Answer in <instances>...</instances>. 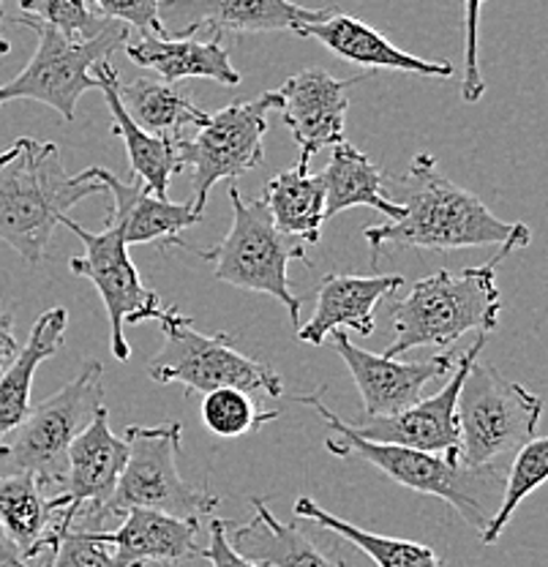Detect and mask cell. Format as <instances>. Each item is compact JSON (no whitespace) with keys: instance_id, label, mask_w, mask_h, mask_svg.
Masks as SVG:
<instances>
[{"instance_id":"4fadbf2b","label":"cell","mask_w":548,"mask_h":567,"mask_svg":"<svg viewBox=\"0 0 548 567\" xmlns=\"http://www.w3.org/2000/svg\"><path fill=\"white\" fill-rule=\"evenodd\" d=\"M126 458V442L110 429V412L107 406H102L66 453V470L58 483V499L63 511L58 513L55 532H52L55 546L69 529H87V524L107 522V505Z\"/></svg>"},{"instance_id":"8992f818","label":"cell","mask_w":548,"mask_h":567,"mask_svg":"<svg viewBox=\"0 0 548 567\" xmlns=\"http://www.w3.org/2000/svg\"><path fill=\"white\" fill-rule=\"evenodd\" d=\"M544 399L508 380L497 365L475 360L458 393V461L469 470L510 464L535 440Z\"/></svg>"},{"instance_id":"3957f363","label":"cell","mask_w":548,"mask_h":567,"mask_svg":"<svg viewBox=\"0 0 548 567\" xmlns=\"http://www.w3.org/2000/svg\"><path fill=\"white\" fill-rule=\"evenodd\" d=\"M524 244L499 246V251L486 265L467 268L462 274L437 270L421 279L412 292L391 303L393 341L382 350L385 358H402L417 347L451 350L469 330L492 333L499 324L503 292L497 287V268L508 254Z\"/></svg>"},{"instance_id":"d6a6232c","label":"cell","mask_w":548,"mask_h":567,"mask_svg":"<svg viewBox=\"0 0 548 567\" xmlns=\"http://www.w3.org/2000/svg\"><path fill=\"white\" fill-rule=\"evenodd\" d=\"M22 14H31L44 25L72 41H91L107 31L112 20L99 14L87 0H17Z\"/></svg>"},{"instance_id":"e575fe53","label":"cell","mask_w":548,"mask_h":567,"mask_svg":"<svg viewBox=\"0 0 548 567\" xmlns=\"http://www.w3.org/2000/svg\"><path fill=\"white\" fill-rule=\"evenodd\" d=\"M91 6L107 20L139 31V35H164L158 22V0H91Z\"/></svg>"},{"instance_id":"2e32d148","label":"cell","mask_w":548,"mask_h":567,"mask_svg":"<svg viewBox=\"0 0 548 567\" xmlns=\"http://www.w3.org/2000/svg\"><path fill=\"white\" fill-rule=\"evenodd\" d=\"M335 352L344 358L358 393L363 401L365 417H391L404 412L406 406L423 399L428 382L451 374L458 363L456 352H442L426 360H399L374 354L352 344L347 333H333Z\"/></svg>"},{"instance_id":"d4e9b609","label":"cell","mask_w":548,"mask_h":567,"mask_svg":"<svg viewBox=\"0 0 548 567\" xmlns=\"http://www.w3.org/2000/svg\"><path fill=\"white\" fill-rule=\"evenodd\" d=\"M251 505L255 518L229 537L240 557L262 567H344L333 554L322 551L303 529L276 518L265 499H251Z\"/></svg>"},{"instance_id":"8d00e7d4","label":"cell","mask_w":548,"mask_h":567,"mask_svg":"<svg viewBox=\"0 0 548 567\" xmlns=\"http://www.w3.org/2000/svg\"><path fill=\"white\" fill-rule=\"evenodd\" d=\"M229 524L232 522H210V537H208V548H199L197 557L208 559L210 567H262L257 563H251V559L240 557L238 551L232 548V543H229Z\"/></svg>"},{"instance_id":"ab89813d","label":"cell","mask_w":548,"mask_h":567,"mask_svg":"<svg viewBox=\"0 0 548 567\" xmlns=\"http://www.w3.org/2000/svg\"><path fill=\"white\" fill-rule=\"evenodd\" d=\"M0 25H3V0H0ZM9 52H11V44L3 39V35H0V58L9 55Z\"/></svg>"},{"instance_id":"74e56055","label":"cell","mask_w":548,"mask_h":567,"mask_svg":"<svg viewBox=\"0 0 548 567\" xmlns=\"http://www.w3.org/2000/svg\"><path fill=\"white\" fill-rule=\"evenodd\" d=\"M20 344H17V336H14V319L6 311H0V371L11 363Z\"/></svg>"},{"instance_id":"7c38bea8","label":"cell","mask_w":548,"mask_h":567,"mask_svg":"<svg viewBox=\"0 0 548 567\" xmlns=\"http://www.w3.org/2000/svg\"><path fill=\"white\" fill-rule=\"evenodd\" d=\"M61 227L72 229L80 238L85 254L74 257L69 262L74 276H82L99 289L104 300V309L110 317V350L117 360H128V341H126V324L132 322H158L164 315L162 298L139 276L137 265L128 257V246L123 244V235L115 224L107 221L104 233H87L85 227L74 221V218H63Z\"/></svg>"},{"instance_id":"836d02e7","label":"cell","mask_w":548,"mask_h":567,"mask_svg":"<svg viewBox=\"0 0 548 567\" xmlns=\"http://www.w3.org/2000/svg\"><path fill=\"white\" fill-rule=\"evenodd\" d=\"M50 567H123L91 529H69L50 554Z\"/></svg>"},{"instance_id":"30bf717a","label":"cell","mask_w":548,"mask_h":567,"mask_svg":"<svg viewBox=\"0 0 548 567\" xmlns=\"http://www.w3.org/2000/svg\"><path fill=\"white\" fill-rule=\"evenodd\" d=\"M180 423L128 425L123 442L126 466L107 505V518L126 516L134 507L169 513L178 518L208 516L219 507V496L188 486L180 477Z\"/></svg>"},{"instance_id":"60d3db41","label":"cell","mask_w":548,"mask_h":567,"mask_svg":"<svg viewBox=\"0 0 548 567\" xmlns=\"http://www.w3.org/2000/svg\"><path fill=\"white\" fill-rule=\"evenodd\" d=\"M0 451H3V436H0Z\"/></svg>"},{"instance_id":"52a82bcc","label":"cell","mask_w":548,"mask_h":567,"mask_svg":"<svg viewBox=\"0 0 548 567\" xmlns=\"http://www.w3.org/2000/svg\"><path fill=\"white\" fill-rule=\"evenodd\" d=\"M104 365L85 360L80 374L50 399L31 406L0 451V475L33 472L44 486H58L66 470V453L72 442L104 406Z\"/></svg>"},{"instance_id":"603a6c76","label":"cell","mask_w":548,"mask_h":567,"mask_svg":"<svg viewBox=\"0 0 548 567\" xmlns=\"http://www.w3.org/2000/svg\"><path fill=\"white\" fill-rule=\"evenodd\" d=\"M93 80L96 87L104 93L112 115V134L123 140L128 153V162H132L134 175L143 183L147 194H153L156 199H169V181L173 175H178L183 169L178 142L153 137V134L143 132L137 123L128 117V112L123 110L121 99H117V71L112 69L110 61H102L93 66Z\"/></svg>"},{"instance_id":"4316f807","label":"cell","mask_w":548,"mask_h":567,"mask_svg":"<svg viewBox=\"0 0 548 567\" xmlns=\"http://www.w3.org/2000/svg\"><path fill=\"white\" fill-rule=\"evenodd\" d=\"M322 183H325V218H335L339 213L361 205L382 213L387 221H399L404 216V205L387 192L385 173L369 162L352 142L344 140L330 151Z\"/></svg>"},{"instance_id":"7a4b0ae2","label":"cell","mask_w":548,"mask_h":567,"mask_svg":"<svg viewBox=\"0 0 548 567\" xmlns=\"http://www.w3.org/2000/svg\"><path fill=\"white\" fill-rule=\"evenodd\" d=\"M93 194L102 183L91 169L69 175L55 142L20 137L0 153V240L41 265L69 210Z\"/></svg>"},{"instance_id":"7402d4cb","label":"cell","mask_w":548,"mask_h":567,"mask_svg":"<svg viewBox=\"0 0 548 567\" xmlns=\"http://www.w3.org/2000/svg\"><path fill=\"white\" fill-rule=\"evenodd\" d=\"M123 50L137 66L156 71L167 85L188 80V76L216 80L221 85H238L240 82L238 69L232 66L227 47L221 44L216 33L210 39H197V35H180V39L139 35L137 41L128 39Z\"/></svg>"},{"instance_id":"ba28073f","label":"cell","mask_w":548,"mask_h":567,"mask_svg":"<svg viewBox=\"0 0 548 567\" xmlns=\"http://www.w3.org/2000/svg\"><path fill=\"white\" fill-rule=\"evenodd\" d=\"M164 330V347L147 365V374L158 385H183L186 393H214L221 388L244 390L279 399L285 385L276 369L249 358L232 347V336H203L178 309H164L158 319Z\"/></svg>"},{"instance_id":"6da1fadb","label":"cell","mask_w":548,"mask_h":567,"mask_svg":"<svg viewBox=\"0 0 548 567\" xmlns=\"http://www.w3.org/2000/svg\"><path fill=\"white\" fill-rule=\"evenodd\" d=\"M404 197V216L399 221L376 224L363 229L371 248V265H376L382 248H426V251H456L475 246H505L518 240L529 246L533 229L527 224H508L494 216L467 188H458L440 173L437 158L417 153L406 173L399 177Z\"/></svg>"},{"instance_id":"ac0fdd59","label":"cell","mask_w":548,"mask_h":567,"mask_svg":"<svg viewBox=\"0 0 548 567\" xmlns=\"http://www.w3.org/2000/svg\"><path fill=\"white\" fill-rule=\"evenodd\" d=\"M91 175L104 186V194H112L110 224H115L126 246L156 244L158 248L180 246L188 248L180 238L188 227L203 221V213L194 210L192 203H169L147 194L143 183H123L121 177L104 167H87Z\"/></svg>"},{"instance_id":"5b68a950","label":"cell","mask_w":548,"mask_h":567,"mask_svg":"<svg viewBox=\"0 0 548 567\" xmlns=\"http://www.w3.org/2000/svg\"><path fill=\"white\" fill-rule=\"evenodd\" d=\"M229 199H232V227L224 235V240L214 248H188L199 254V259L214 265V276L219 281L279 300L294 328H300L303 300L290 289L287 268L294 259L309 265L306 244L276 227L262 197L244 199L240 188L232 186Z\"/></svg>"},{"instance_id":"484cf974","label":"cell","mask_w":548,"mask_h":567,"mask_svg":"<svg viewBox=\"0 0 548 567\" xmlns=\"http://www.w3.org/2000/svg\"><path fill=\"white\" fill-rule=\"evenodd\" d=\"M66 309L55 306V309L44 311L33 322L25 347H20L11 363L0 371V436H6L25 421L28 410L33 406L31 393L37 369L52 354L61 352L63 341H66Z\"/></svg>"},{"instance_id":"f35d334b","label":"cell","mask_w":548,"mask_h":567,"mask_svg":"<svg viewBox=\"0 0 548 567\" xmlns=\"http://www.w3.org/2000/svg\"><path fill=\"white\" fill-rule=\"evenodd\" d=\"M0 567H28L25 559H22L20 548L9 540L3 527H0Z\"/></svg>"},{"instance_id":"83f0119b","label":"cell","mask_w":548,"mask_h":567,"mask_svg":"<svg viewBox=\"0 0 548 567\" xmlns=\"http://www.w3.org/2000/svg\"><path fill=\"white\" fill-rule=\"evenodd\" d=\"M276 227L300 244H320L325 224V183L309 167L285 169L265 183L262 192Z\"/></svg>"},{"instance_id":"44dd1931","label":"cell","mask_w":548,"mask_h":567,"mask_svg":"<svg viewBox=\"0 0 548 567\" xmlns=\"http://www.w3.org/2000/svg\"><path fill=\"white\" fill-rule=\"evenodd\" d=\"M294 35L320 41L325 50L339 55L341 61L371 71H406V74L442 76V80L453 76L451 61H423V58L410 55V52L399 50L380 31H374L369 22L350 14H339V11H333L328 20L298 28Z\"/></svg>"},{"instance_id":"d6986e66","label":"cell","mask_w":548,"mask_h":567,"mask_svg":"<svg viewBox=\"0 0 548 567\" xmlns=\"http://www.w3.org/2000/svg\"><path fill=\"white\" fill-rule=\"evenodd\" d=\"M402 276H341L330 274L317 287L314 317L298 328L303 344L322 347L330 333H361L371 336L376 330V306L393 292H399Z\"/></svg>"},{"instance_id":"8fae6325","label":"cell","mask_w":548,"mask_h":567,"mask_svg":"<svg viewBox=\"0 0 548 567\" xmlns=\"http://www.w3.org/2000/svg\"><path fill=\"white\" fill-rule=\"evenodd\" d=\"M279 110V91H268L249 102H232L216 115H208V123L199 126L194 137L178 142L183 167H192L194 210L205 213L216 183L240 177L265 162L268 115Z\"/></svg>"},{"instance_id":"cb8c5ba5","label":"cell","mask_w":548,"mask_h":567,"mask_svg":"<svg viewBox=\"0 0 548 567\" xmlns=\"http://www.w3.org/2000/svg\"><path fill=\"white\" fill-rule=\"evenodd\" d=\"M63 511L61 499L44 496V483L33 472L0 475V527L9 540L20 548L22 559L55 551V522Z\"/></svg>"},{"instance_id":"5bb4252c","label":"cell","mask_w":548,"mask_h":567,"mask_svg":"<svg viewBox=\"0 0 548 567\" xmlns=\"http://www.w3.org/2000/svg\"><path fill=\"white\" fill-rule=\"evenodd\" d=\"M483 347H486V333L477 336L475 344L464 354H458L453 377L440 393L406 406L399 415L363 417L358 423H347L350 431L369 442H380V445L412 447V451L437 453V456H445L447 461H458V393H462L467 369L475 363Z\"/></svg>"},{"instance_id":"e0dca14e","label":"cell","mask_w":548,"mask_h":567,"mask_svg":"<svg viewBox=\"0 0 548 567\" xmlns=\"http://www.w3.org/2000/svg\"><path fill=\"white\" fill-rule=\"evenodd\" d=\"M363 76L339 80L325 69L309 66L281 85V121L300 147L298 167H309L311 156L344 142V121L350 110V87Z\"/></svg>"},{"instance_id":"4dcf8cb0","label":"cell","mask_w":548,"mask_h":567,"mask_svg":"<svg viewBox=\"0 0 548 567\" xmlns=\"http://www.w3.org/2000/svg\"><path fill=\"white\" fill-rule=\"evenodd\" d=\"M546 477H548V440L546 436H535V440H529L527 445L510 458L497 511H494L492 522L486 524V529L480 532V540L486 543V546H494V543L499 540V535H503V529L508 527L516 507L521 505L535 488L544 486Z\"/></svg>"},{"instance_id":"9c48e42d","label":"cell","mask_w":548,"mask_h":567,"mask_svg":"<svg viewBox=\"0 0 548 567\" xmlns=\"http://www.w3.org/2000/svg\"><path fill=\"white\" fill-rule=\"evenodd\" d=\"M11 22L37 33L39 47L31 63L14 80L0 85V106L9 102H39L52 106L66 123L76 117L74 110L82 93L96 87L93 66L110 61L112 52L132 35V28L117 20H112L107 31L91 41L66 39L31 14L14 17Z\"/></svg>"},{"instance_id":"f1b7e54d","label":"cell","mask_w":548,"mask_h":567,"mask_svg":"<svg viewBox=\"0 0 548 567\" xmlns=\"http://www.w3.org/2000/svg\"><path fill=\"white\" fill-rule=\"evenodd\" d=\"M117 99L134 123L153 137L173 142L186 140V132H197L208 123V112L194 106L178 87L162 80H134L132 85L117 82Z\"/></svg>"},{"instance_id":"9a60e30c","label":"cell","mask_w":548,"mask_h":567,"mask_svg":"<svg viewBox=\"0 0 548 567\" xmlns=\"http://www.w3.org/2000/svg\"><path fill=\"white\" fill-rule=\"evenodd\" d=\"M333 6L306 9L292 0H158V22L167 39L197 35L203 28L229 33H273L322 22Z\"/></svg>"},{"instance_id":"f546056e","label":"cell","mask_w":548,"mask_h":567,"mask_svg":"<svg viewBox=\"0 0 548 567\" xmlns=\"http://www.w3.org/2000/svg\"><path fill=\"white\" fill-rule=\"evenodd\" d=\"M294 516L306 518V522L317 524V527L350 540L352 546H355L358 551H363L376 567H445L437 554L428 546H423V543L376 535V532L355 527V524L322 511V507L317 505L314 499H309V496H300V499L294 502Z\"/></svg>"},{"instance_id":"1f68e13d","label":"cell","mask_w":548,"mask_h":567,"mask_svg":"<svg viewBox=\"0 0 548 567\" xmlns=\"http://www.w3.org/2000/svg\"><path fill=\"white\" fill-rule=\"evenodd\" d=\"M203 423L224 440H235L279 417V412H259L255 399L244 390L221 388L203 395Z\"/></svg>"},{"instance_id":"277c9868","label":"cell","mask_w":548,"mask_h":567,"mask_svg":"<svg viewBox=\"0 0 548 567\" xmlns=\"http://www.w3.org/2000/svg\"><path fill=\"white\" fill-rule=\"evenodd\" d=\"M292 401L311 406L328 423L333 436H328L325 447L333 456L369 461L371 466L385 472L399 486L426 496H440L447 505L456 507L458 516L477 532L486 529V524L492 522L505 483V472L499 466L469 470L462 461H447L437 453L369 442L363 436L352 434L350 425L341 421L333 410H328L320 393L294 395Z\"/></svg>"},{"instance_id":"d590c367","label":"cell","mask_w":548,"mask_h":567,"mask_svg":"<svg viewBox=\"0 0 548 567\" xmlns=\"http://www.w3.org/2000/svg\"><path fill=\"white\" fill-rule=\"evenodd\" d=\"M486 0H464L467 9V44H464V74H462V99L467 104L480 102L486 93V80H483L480 61H477V25H480V9Z\"/></svg>"},{"instance_id":"ffe728a7","label":"cell","mask_w":548,"mask_h":567,"mask_svg":"<svg viewBox=\"0 0 548 567\" xmlns=\"http://www.w3.org/2000/svg\"><path fill=\"white\" fill-rule=\"evenodd\" d=\"M197 529L199 522L194 518L134 507L123 516L121 527L91 532L107 543L123 567H178L197 557Z\"/></svg>"}]
</instances>
